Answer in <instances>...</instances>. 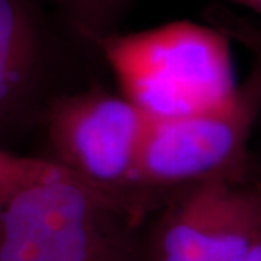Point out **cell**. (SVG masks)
Here are the masks:
<instances>
[{
	"label": "cell",
	"instance_id": "cell-3",
	"mask_svg": "<svg viewBox=\"0 0 261 261\" xmlns=\"http://www.w3.org/2000/svg\"><path fill=\"white\" fill-rule=\"evenodd\" d=\"M42 119L53 152L48 161L141 218L151 212L140 192L138 167L152 121L134 103L93 87L56 97Z\"/></svg>",
	"mask_w": 261,
	"mask_h": 261
},
{
	"label": "cell",
	"instance_id": "cell-2",
	"mask_svg": "<svg viewBox=\"0 0 261 261\" xmlns=\"http://www.w3.org/2000/svg\"><path fill=\"white\" fill-rule=\"evenodd\" d=\"M144 218L70 173L0 196V261H138Z\"/></svg>",
	"mask_w": 261,
	"mask_h": 261
},
{
	"label": "cell",
	"instance_id": "cell-8",
	"mask_svg": "<svg viewBox=\"0 0 261 261\" xmlns=\"http://www.w3.org/2000/svg\"><path fill=\"white\" fill-rule=\"evenodd\" d=\"M211 27L247 48L254 60L261 63V25L233 12L221 3L211 5L205 12Z\"/></svg>",
	"mask_w": 261,
	"mask_h": 261
},
{
	"label": "cell",
	"instance_id": "cell-10",
	"mask_svg": "<svg viewBox=\"0 0 261 261\" xmlns=\"http://www.w3.org/2000/svg\"><path fill=\"white\" fill-rule=\"evenodd\" d=\"M122 0H115L116 6L121 3ZM224 2H229L233 5H238V6H243L245 9H250L252 12H255L257 15L261 16V0H224Z\"/></svg>",
	"mask_w": 261,
	"mask_h": 261
},
{
	"label": "cell",
	"instance_id": "cell-4",
	"mask_svg": "<svg viewBox=\"0 0 261 261\" xmlns=\"http://www.w3.org/2000/svg\"><path fill=\"white\" fill-rule=\"evenodd\" d=\"M261 113V63L221 106L170 121L151 122L142 145L138 186L149 211L173 192L245 166L248 142Z\"/></svg>",
	"mask_w": 261,
	"mask_h": 261
},
{
	"label": "cell",
	"instance_id": "cell-9",
	"mask_svg": "<svg viewBox=\"0 0 261 261\" xmlns=\"http://www.w3.org/2000/svg\"><path fill=\"white\" fill-rule=\"evenodd\" d=\"M82 18V23L89 34L99 25V20L116 6L115 0H64Z\"/></svg>",
	"mask_w": 261,
	"mask_h": 261
},
{
	"label": "cell",
	"instance_id": "cell-6",
	"mask_svg": "<svg viewBox=\"0 0 261 261\" xmlns=\"http://www.w3.org/2000/svg\"><path fill=\"white\" fill-rule=\"evenodd\" d=\"M41 82L42 51L31 6L0 0V140L31 118Z\"/></svg>",
	"mask_w": 261,
	"mask_h": 261
},
{
	"label": "cell",
	"instance_id": "cell-11",
	"mask_svg": "<svg viewBox=\"0 0 261 261\" xmlns=\"http://www.w3.org/2000/svg\"><path fill=\"white\" fill-rule=\"evenodd\" d=\"M245 261H261V240L255 244V247L248 254V257H247Z\"/></svg>",
	"mask_w": 261,
	"mask_h": 261
},
{
	"label": "cell",
	"instance_id": "cell-7",
	"mask_svg": "<svg viewBox=\"0 0 261 261\" xmlns=\"http://www.w3.org/2000/svg\"><path fill=\"white\" fill-rule=\"evenodd\" d=\"M63 173L67 171L48 160L22 157L0 147V196L23 185Z\"/></svg>",
	"mask_w": 261,
	"mask_h": 261
},
{
	"label": "cell",
	"instance_id": "cell-1",
	"mask_svg": "<svg viewBox=\"0 0 261 261\" xmlns=\"http://www.w3.org/2000/svg\"><path fill=\"white\" fill-rule=\"evenodd\" d=\"M126 97L152 122L205 112L235 92L231 39L214 27L176 20L94 37Z\"/></svg>",
	"mask_w": 261,
	"mask_h": 261
},
{
	"label": "cell",
	"instance_id": "cell-5",
	"mask_svg": "<svg viewBox=\"0 0 261 261\" xmlns=\"http://www.w3.org/2000/svg\"><path fill=\"white\" fill-rule=\"evenodd\" d=\"M160 209L151 261H245L261 240V167L180 187Z\"/></svg>",
	"mask_w": 261,
	"mask_h": 261
}]
</instances>
